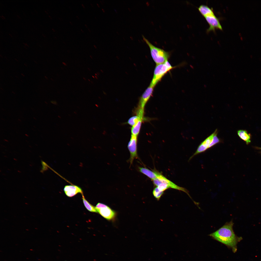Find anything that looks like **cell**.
I'll list each match as a JSON object with an SVG mask.
<instances>
[{
  "label": "cell",
  "instance_id": "1",
  "mask_svg": "<svg viewBox=\"0 0 261 261\" xmlns=\"http://www.w3.org/2000/svg\"><path fill=\"white\" fill-rule=\"evenodd\" d=\"M233 221L227 222L221 227L209 235L213 239L231 248L234 253L237 250V245L242 239L235 233L233 227Z\"/></svg>",
  "mask_w": 261,
  "mask_h": 261
},
{
  "label": "cell",
  "instance_id": "2",
  "mask_svg": "<svg viewBox=\"0 0 261 261\" xmlns=\"http://www.w3.org/2000/svg\"><path fill=\"white\" fill-rule=\"evenodd\" d=\"M143 39L149 47L151 56L156 65L163 63L168 61L170 53L153 45L143 35Z\"/></svg>",
  "mask_w": 261,
  "mask_h": 261
},
{
  "label": "cell",
  "instance_id": "3",
  "mask_svg": "<svg viewBox=\"0 0 261 261\" xmlns=\"http://www.w3.org/2000/svg\"><path fill=\"white\" fill-rule=\"evenodd\" d=\"M175 67L176 66H172L168 61L163 63L156 65L149 85L154 87L166 74Z\"/></svg>",
  "mask_w": 261,
  "mask_h": 261
},
{
  "label": "cell",
  "instance_id": "4",
  "mask_svg": "<svg viewBox=\"0 0 261 261\" xmlns=\"http://www.w3.org/2000/svg\"><path fill=\"white\" fill-rule=\"evenodd\" d=\"M152 181L154 185L157 187L161 183H164L167 184L170 188L182 191L186 193L191 198L188 191L186 189L176 185L159 172L157 177L153 180Z\"/></svg>",
  "mask_w": 261,
  "mask_h": 261
},
{
  "label": "cell",
  "instance_id": "5",
  "mask_svg": "<svg viewBox=\"0 0 261 261\" xmlns=\"http://www.w3.org/2000/svg\"><path fill=\"white\" fill-rule=\"evenodd\" d=\"M95 207L98 212L108 220H112L116 217L115 212L105 204L98 203Z\"/></svg>",
  "mask_w": 261,
  "mask_h": 261
},
{
  "label": "cell",
  "instance_id": "6",
  "mask_svg": "<svg viewBox=\"0 0 261 261\" xmlns=\"http://www.w3.org/2000/svg\"><path fill=\"white\" fill-rule=\"evenodd\" d=\"M137 136L131 135L130 141L128 145V149L130 154L129 162L131 165L135 159H138V157L137 153Z\"/></svg>",
  "mask_w": 261,
  "mask_h": 261
},
{
  "label": "cell",
  "instance_id": "7",
  "mask_svg": "<svg viewBox=\"0 0 261 261\" xmlns=\"http://www.w3.org/2000/svg\"><path fill=\"white\" fill-rule=\"evenodd\" d=\"M154 87L149 85L140 97L138 109L144 111L145 105L152 95Z\"/></svg>",
  "mask_w": 261,
  "mask_h": 261
},
{
  "label": "cell",
  "instance_id": "8",
  "mask_svg": "<svg viewBox=\"0 0 261 261\" xmlns=\"http://www.w3.org/2000/svg\"><path fill=\"white\" fill-rule=\"evenodd\" d=\"M205 18L209 25V28L207 30L208 32L211 31L215 32L217 29L222 30L219 20L214 14L207 16Z\"/></svg>",
  "mask_w": 261,
  "mask_h": 261
},
{
  "label": "cell",
  "instance_id": "9",
  "mask_svg": "<svg viewBox=\"0 0 261 261\" xmlns=\"http://www.w3.org/2000/svg\"><path fill=\"white\" fill-rule=\"evenodd\" d=\"M218 131L216 129L213 133L201 143L198 147L196 152L189 158V160H190L196 155L203 152L208 149V147L212 141L214 136Z\"/></svg>",
  "mask_w": 261,
  "mask_h": 261
},
{
  "label": "cell",
  "instance_id": "10",
  "mask_svg": "<svg viewBox=\"0 0 261 261\" xmlns=\"http://www.w3.org/2000/svg\"><path fill=\"white\" fill-rule=\"evenodd\" d=\"M64 191L65 195L69 197H73L78 193L83 195L81 188L75 185H66L64 187Z\"/></svg>",
  "mask_w": 261,
  "mask_h": 261
},
{
  "label": "cell",
  "instance_id": "11",
  "mask_svg": "<svg viewBox=\"0 0 261 261\" xmlns=\"http://www.w3.org/2000/svg\"><path fill=\"white\" fill-rule=\"evenodd\" d=\"M139 171L145 175L152 180L157 177L158 172L152 171L145 167H138Z\"/></svg>",
  "mask_w": 261,
  "mask_h": 261
},
{
  "label": "cell",
  "instance_id": "12",
  "mask_svg": "<svg viewBox=\"0 0 261 261\" xmlns=\"http://www.w3.org/2000/svg\"><path fill=\"white\" fill-rule=\"evenodd\" d=\"M198 9L204 17L209 15L214 14L213 9L205 5H201L198 7Z\"/></svg>",
  "mask_w": 261,
  "mask_h": 261
},
{
  "label": "cell",
  "instance_id": "13",
  "mask_svg": "<svg viewBox=\"0 0 261 261\" xmlns=\"http://www.w3.org/2000/svg\"><path fill=\"white\" fill-rule=\"evenodd\" d=\"M237 134L240 138L244 141L248 145L251 142V135L245 130H239L237 131Z\"/></svg>",
  "mask_w": 261,
  "mask_h": 261
},
{
  "label": "cell",
  "instance_id": "14",
  "mask_svg": "<svg viewBox=\"0 0 261 261\" xmlns=\"http://www.w3.org/2000/svg\"><path fill=\"white\" fill-rule=\"evenodd\" d=\"M143 118H140L137 123L131 128V135L137 136L138 134Z\"/></svg>",
  "mask_w": 261,
  "mask_h": 261
},
{
  "label": "cell",
  "instance_id": "15",
  "mask_svg": "<svg viewBox=\"0 0 261 261\" xmlns=\"http://www.w3.org/2000/svg\"><path fill=\"white\" fill-rule=\"evenodd\" d=\"M82 195V198L84 205L87 210L91 212L97 213L98 212L95 207L89 203L85 198L83 195Z\"/></svg>",
  "mask_w": 261,
  "mask_h": 261
},
{
  "label": "cell",
  "instance_id": "16",
  "mask_svg": "<svg viewBox=\"0 0 261 261\" xmlns=\"http://www.w3.org/2000/svg\"><path fill=\"white\" fill-rule=\"evenodd\" d=\"M143 117H140L137 115L133 116L130 118L127 122V123L133 126L134 125L140 118Z\"/></svg>",
  "mask_w": 261,
  "mask_h": 261
},
{
  "label": "cell",
  "instance_id": "17",
  "mask_svg": "<svg viewBox=\"0 0 261 261\" xmlns=\"http://www.w3.org/2000/svg\"><path fill=\"white\" fill-rule=\"evenodd\" d=\"M164 192L160 191L157 187L155 188L152 192L153 195L157 200H159L163 194Z\"/></svg>",
  "mask_w": 261,
  "mask_h": 261
},
{
  "label": "cell",
  "instance_id": "18",
  "mask_svg": "<svg viewBox=\"0 0 261 261\" xmlns=\"http://www.w3.org/2000/svg\"><path fill=\"white\" fill-rule=\"evenodd\" d=\"M218 131L215 134L213 137V139L210 144L208 149L211 147L217 144L220 143L222 142L220 139H219L217 136Z\"/></svg>",
  "mask_w": 261,
  "mask_h": 261
},
{
  "label": "cell",
  "instance_id": "19",
  "mask_svg": "<svg viewBox=\"0 0 261 261\" xmlns=\"http://www.w3.org/2000/svg\"><path fill=\"white\" fill-rule=\"evenodd\" d=\"M157 187L160 191L163 192L170 188L167 184L164 183H161Z\"/></svg>",
  "mask_w": 261,
  "mask_h": 261
},
{
  "label": "cell",
  "instance_id": "20",
  "mask_svg": "<svg viewBox=\"0 0 261 261\" xmlns=\"http://www.w3.org/2000/svg\"><path fill=\"white\" fill-rule=\"evenodd\" d=\"M51 103L55 105L57 104V102L55 101H51Z\"/></svg>",
  "mask_w": 261,
  "mask_h": 261
},
{
  "label": "cell",
  "instance_id": "21",
  "mask_svg": "<svg viewBox=\"0 0 261 261\" xmlns=\"http://www.w3.org/2000/svg\"><path fill=\"white\" fill-rule=\"evenodd\" d=\"M62 63L64 65H65V66H66L67 65H66V64L64 62H63Z\"/></svg>",
  "mask_w": 261,
  "mask_h": 261
},
{
  "label": "cell",
  "instance_id": "22",
  "mask_svg": "<svg viewBox=\"0 0 261 261\" xmlns=\"http://www.w3.org/2000/svg\"><path fill=\"white\" fill-rule=\"evenodd\" d=\"M257 148H258V149H259L261 150V147H257Z\"/></svg>",
  "mask_w": 261,
  "mask_h": 261
},
{
  "label": "cell",
  "instance_id": "23",
  "mask_svg": "<svg viewBox=\"0 0 261 261\" xmlns=\"http://www.w3.org/2000/svg\"><path fill=\"white\" fill-rule=\"evenodd\" d=\"M83 79L84 80H86V79L85 78L83 77Z\"/></svg>",
  "mask_w": 261,
  "mask_h": 261
},
{
  "label": "cell",
  "instance_id": "24",
  "mask_svg": "<svg viewBox=\"0 0 261 261\" xmlns=\"http://www.w3.org/2000/svg\"><path fill=\"white\" fill-rule=\"evenodd\" d=\"M25 135H26V136H28V135H27V134H25Z\"/></svg>",
  "mask_w": 261,
  "mask_h": 261
},
{
  "label": "cell",
  "instance_id": "25",
  "mask_svg": "<svg viewBox=\"0 0 261 261\" xmlns=\"http://www.w3.org/2000/svg\"><path fill=\"white\" fill-rule=\"evenodd\" d=\"M88 80L89 81H90V80L89 79H88Z\"/></svg>",
  "mask_w": 261,
  "mask_h": 261
},
{
  "label": "cell",
  "instance_id": "26",
  "mask_svg": "<svg viewBox=\"0 0 261 261\" xmlns=\"http://www.w3.org/2000/svg\"><path fill=\"white\" fill-rule=\"evenodd\" d=\"M88 69H89V70H90V69L89 68H88Z\"/></svg>",
  "mask_w": 261,
  "mask_h": 261
},
{
  "label": "cell",
  "instance_id": "27",
  "mask_svg": "<svg viewBox=\"0 0 261 261\" xmlns=\"http://www.w3.org/2000/svg\"><path fill=\"white\" fill-rule=\"evenodd\" d=\"M92 76L93 77V78H94V77L93 76Z\"/></svg>",
  "mask_w": 261,
  "mask_h": 261
}]
</instances>
